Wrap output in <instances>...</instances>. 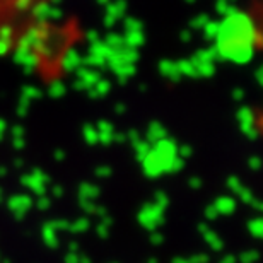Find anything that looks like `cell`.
Returning a JSON list of instances; mask_svg holds the SVG:
<instances>
[]
</instances>
